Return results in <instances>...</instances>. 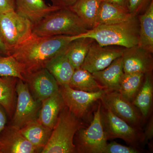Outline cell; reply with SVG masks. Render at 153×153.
I'll list each match as a JSON object with an SVG mask.
<instances>
[{"label":"cell","instance_id":"1","mask_svg":"<svg viewBox=\"0 0 153 153\" xmlns=\"http://www.w3.org/2000/svg\"><path fill=\"white\" fill-rule=\"evenodd\" d=\"M76 36H32L11 50L10 55L23 65L27 74L31 73L44 68L49 60L62 52L71 41L77 38Z\"/></svg>","mask_w":153,"mask_h":153},{"label":"cell","instance_id":"2","mask_svg":"<svg viewBox=\"0 0 153 153\" xmlns=\"http://www.w3.org/2000/svg\"><path fill=\"white\" fill-rule=\"evenodd\" d=\"M139 32V22L137 16H135L120 23L97 25L77 37L92 38L102 46H117L127 48L138 45Z\"/></svg>","mask_w":153,"mask_h":153},{"label":"cell","instance_id":"3","mask_svg":"<svg viewBox=\"0 0 153 153\" xmlns=\"http://www.w3.org/2000/svg\"><path fill=\"white\" fill-rule=\"evenodd\" d=\"M88 30L78 16L68 8L54 11L33 25L32 34L37 37L76 36L84 34Z\"/></svg>","mask_w":153,"mask_h":153},{"label":"cell","instance_id":"4","mask_svg":"<svg viewBox=\"0 0 153 153\" xmlns=\"http://www.w3.org/2000/svg\"><path fill=\"white\" fill-rule=\"evenodd\" d=\"M84 127L79 119L65 106L60 111L52 133L42 153H76L74 135L79 129Z\"/></svg>","mask_w":153,"mask_h":153},{"label":"cell","instance_id":"5","mask_svg":"<svg viewBox=\"0 0 153 153\" xmlns=\"http://www.w3.org/2000/svg\"><path fill=\"white\" fill-rule=\"evenodd\" d=\"M101 106L100 100L90 125L76 132L74 143L76 153H103L108 139L102 121Z\"/></svg>","mask_w":153,"mask_h":153},{"label":"cell","instance_id":"6","mask_svg":"<svg viewBox=\"0 0 153 153\" xmlns=\"http://www.w3.org/2000/svg\"><path fill=\"white\" fill-rule=\"evenodd\" d=\"M33 25L16 12L0 15V36L9 52L33 36Z\"/></svg>","mask_w":153,"mask_h":153},{"label":"cell","instance_id":"7","mask_svg":"<svg viewBox=\"0 0 153 153\" xmlns=\"http://www.w3.org/2000/svg\"><path fill=\"white\" fill-rule=\"evenodd\" d=\"M100 111L103 128L108 140L121 139L136 148L140 142L143 141V134H142L139 128L130 125L102 102Z\"/></svg>","mask_w":153,"mask_h":153},{"label":"cell","instance_id":"8","mask_svg":"<svg viewBox=\"0 0 153 153\" xmlns=\"http://www.w3.org/2000/svg\"><path fill=\"white\" fill-rule=\"evenodd\" d=\"M16 91L17 100L11 125L21 129L29 122L37 118L41 102L33 97L27 84L22 79L17 80Z\"/></svg>","mask_w":153,"mask_h":153},{"label":"cell","instance_id":"9","mask_svg":"<svg viewBox=\"0 0 153 153\" xmlns=\"http://www.w3.org/2000/svg\"><path fill=\"white\" fill-rule=\"evenodd\" d=\"M107 91L102 89L97 92H88L73 89L69 85L59 86L65 106L81 120L87 118L94 103L101 100Z\"/></svg>","mask_w":153,"mask_h":153},{"label":"cell","instance_id":"10","mask_svg":"<svg viewBox=\"0 0 153 153\" xmlns=\"http://www.w3.org/2000/svg\"><path fill=\"white\" fill-rule=\"evenodd\" d=\"M125 48L120 46H101L94 40L81 68L91 74L103 70L114 60L121 57Z\"/></svg>","mask_w":153,"mask_h":153},{"label":"cell","instance_id":"11","mask_svg":"<svg viewBox=\"0 0 153 153\" xmlns=\"http://www.w3.org/2000/svg\"><path fill=\"white\" fill-rule=\"evenodd\" d=\"M24 77L30 93L38 101L41 102L59 91L57 81L46 68L27 73Z\"/></svg>","mask_w":153,"mask_h":153},{"label":"cell","instance_id":"12","mask_svg":"<svg viewBox=\"0 0 153 153\" xmlns=\"http://www.w3.org/2000/svg\"><path fill=\"white\" fill-rule=\"evenodd\" d=\"M100 101L116 115L130 125L137 128L139 126L141 121L139 113L132 103L118 91H107Z\"/></svg>","mask_w":153,"mask_h":153},{"label":"cell","instance_id":"13","mask_svg":"<svg viewBox=\"0 0 153 153\" xmlns=\"http://www.w3.org/2000/svg\"><path fill=\"white\" fill-rule=\"evenodd\" d=\"M152 54L138 45L125 48L121 56L124 73L152 74Z\"/></svg>","mask_w":153,"mask_h":153},{"label":"cell","instance_id":"14","mask_svg":"<svg viewBox=\"0 0 153 153\" xmlns=\"http://www.w3.org/2000/svg\"><path fill=\"white\" fill-rule=\"evenodd\" d=\"M40 151L25 137L20 129L6 126L0 134V153H36Z\"/></svg>","mask_w":153,"mask_h":153},{"label":"cell","instance_id":"15","mask_svg":"<svg viewBox=\"0 0 153 153\" xmlns=\"http://www.w3.org/2000/svg\"><path fill=\"white\" fill-rule=\"evenodd\" d=\"M16 11L27 19L33 25L60 8L48 5L44 0H15Z\"/></svg>","mask_w":153,"mask_h":153},{"label":"cell","instance_id":"16","mask_svg":"<svg viewBox=\"0 0 153 153\" xmlns=\"http://www.w3.org/2000/svg\"><path fill=\"white\" fill-rule=\"evenodd\" d=\"M124 74L122 57L117 58L106 68L92 73L94 79L103 89L119 91L121 79Z\"/></svg>","mask_w":153,"mask_h":153},{"label":"cell","instance_id":"17","mask_svg":"<svg viewBox=\"0 0 153 153\" xmlns=\"http://www.w3.org/2000/svg\"><path fill=\"white\" fill-rule=\"evenodd\" d=\"M41 102L37 120L46 127L52 130L60 111L65 106L60 91Z\"/></svg>","mask_w":153,"mask_h":153},{"label":"cell","instance_id":"18","mask_svg":"<svg viewBox=\"0 0 153 153\" xmlns=\"http://www.w3.org/2000/svg\"><path fill=\"white\" fill-rule=\"evenodd\" d=\"M64 50L49 60L44 67L54 76L59 86L69 85L75 70Z\"/></svg>","mask_w":153,"mask_h":153},{"label":"cell","instance_id":"19","mask_svg":"<svg viewBox=\"0 0 153 153\" xmlns=\"http://www.w3.org/2000/svg\"><path fill=\"white\" fill-rule=\"evenodd\" d=\"M52 130L41 124L37 118L29 122L20 129L25 138L38 149L40 153L48 143Z\"/></svg>","mask_w":153,"mask_h":153},{"label":"cell","instance_id":"20","mask_svg":"<svg viewBox=\"0 0 153 153\" xmlns=\"http://www.w3.org/2000/svg\"><path fill=\"white\" fill-rule=\"evenodd\" d=\"M133 16H132L127 9L102 1L100 7L96 26L120 23Z\"/></svg>","mask_w":153,"mask_h":153},{"label":"cell","instance_id":"21","mask_svg":"<svg viewBox=\"0 0 153 153\" xmlns=\"http://www.w3.org/2000/svg\"><path fill=\"white\" fill-rule=\"evenodd\" d=\"M18 79L13 76H0V105L11 119L16 103V85Z\"/></svg>","mask_w":153,"mask_h":153},{"label":"cell","instance_id":"22","mask_svg":"<svg viewBox=\"0 0 153 153\" xmlns=\"http://www.w3.org/2000/svg\"><path fill=\"white\" fill-rule=\"evenodd\" d=\"M102 0H78L69 8L81 19L88 30L96 26Z\"/></svg>","mask_w":153,"mask_h":153},{"label":"cell","instance_id":"23","mask_svg":"<svg viewBox=\"0 0 153 153\" xmlns=\"http://www.w3.org/2000/svg\"><path fill=\"white\" fill-rule=\"evenodd\" d=\"M139 22L140 47L153 53V0L146 10L137 16Z\"/></svg>","mask_w":153,"mask_h":153},{"label":"cell","instance_id":"24","mask_svg":"<svg viewBox=\"0 0 153 153\" xmlns=\"http://www.w3.org/2000/svg\"><path fill=\"white\" fill-rule=\"evenodd\" d=\"M94 41L91 38L81 37L71 41L65 48V54L75 70L81 68Z\"/></svg>","mask_w":153,"mask_h":153},{"label":"cell","instance_id":"25","mask_svg":"<svg viewBox=\"0 0 153 153\" xmlns=\"http://www.w3.org/2000/svg\"><path fill=\"white\" fill-rule=\"evenodd\" d=\"M153 95L152 74H145L142 85L132 102L140 110L144 117H146L150 111Z\"/></svg>","mask_w":153,"mask_h":153},{"label":"cell","instance_id":"26","mask_svg":"<svg viewBox=\"0 0 153 153\" xmlns=\"http://www.w3.org/2000/svg\"><path fill=\"white\" fill-rule=\"evenodd\" d=\"M68 85L73 89L85 92H95L104 89L91 73L81 68L74 70Z\"/></svg>","mask_w":153,"mask_h":153},{"label":"cell","instance_id":"27","mask_svg":"<svg viewBox=\"0 0 153 153\" xmlns=\"http://www.w3.org/2000/svg\"><path fill=\"white\" fill-rule=\"evenodd\" d=\"M144 76L142 73H124L118 92L127 100L132 102L142 85Z\"/></svg>","mask_w":153,"mask_h":153},{"label":"cell","instance_id":"28","mask_svg":"<svg viewBox=\"0 0 153 153\" xmlns=\"http://www.w3.org/2000/svg\"><path fill=\"white\" fill-rule=\"evenodd\" d=\"M26 74L24 66L13 56H0V76H13L25 81Z\"/></svg>","mask_w":153,"mask_h":153},{"label":"cell","instance_id":"29","mask_svg":"<svg viewBox=\"0 0 153 153\" xmlns=\"http://www.w3.org/2000/svg\"><path fill=\"white\" fill-rule=\"evenodd\" d=\"M152 0H128V10L132 16H138L143 13Z\"/></svg>","mask_w":153,"mask_h":153},{"label":"cell","instance_id":"30","mask_svg":"<svg viewBox=\"0 0 153 153\" xmlns=\"http://www.w3.org/2000/svg\"><path fill=\"white\" fill-rule=\"evenodd\" d=\"M140 151L133 147L123 146L120 144L113 142L107 144L103 153H138Z\"/></svg>","mask_w":153,"mask_h":153},{"label":"cell","instance_id":"31","mask_svg":"<svg viewBox=\"0 0 153 153\" xmlns=\"http://www.w3.org/2000/svg\"><path fill=\"white\" fill-rule=\"evenodd\" d=\"M16 10L15 0H0V15Z\"/></svg>","mask_w":153,"mask_h":153},{"label":"cell","instance_id":"32","mask_svg":"<svg viewBox=\"0 0 153 153\" xmlns=\"http://www.w3.org/2000/svg\"><path fill=\"white\" fill-rule=\"evenodd\" d=\"M52 5L60 8H68L75 4L78 0H49Z\"/></svg>","mask_w":153,"mask_h":153},{"label":"cell","instance_id":"33","mask_svg":"<svg viewBox=\"0 0 153 153\" xmlns=\"http://www.w3.org/2000/svg\"><path fill=\"white\" fill-rule=\"evenodd\" d=\"M7 117L5 110L0 105V134L7 126Z\"/></svg>","mask_w":153,"mask_h":153},{"label":"cell","instance_id":"34","mask_svg":"<svg viewBox=\"0 0 153 153\" xmlns=\"http://www.w3.org/2000/svg\"><path fill=\"white\" fill-rule=\"evenodd\" d=\"M153 118H151L147 126L146 131L144 134V140L145 139L147 140H151L152 138L153 135Z\"/></svg>","mask_w":153,"mask_h":153},{"label":"cell","instance_id":"35","mask_svg":"<svg viewBox=\"0 0 153 153\" xmlns=\"http://www.w3.org/2000/svg\"><path fill=\"white\" fill-rule=\"evenodd\" d=\"M102 1L127 9V5L128 0H102Z\"/></svg>","mask_w":153,"mask_h":153},{"label":"cell","instance_id":"36","mask_svg":"<svg viewBox=\"0 0 153 153\" xmlns=\"http://www.w3.org/2000/svg\"><path fill=\"white\" fill-rule=\"evenodd\" d=\"M10 55L8 49L4 44L0 36V56H5Z\"/></svg>","mask_w":153,"mask_h":153}]
</instances>
